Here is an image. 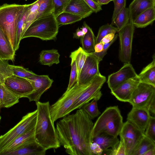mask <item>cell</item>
Returning <instances> with one entry per match:
<instances>
[{
  "mask_svg": "<svg viewBox=\"0 0 155 155\" xmlns=\"http://www.w3.org/2000/svg\"><path fill=\"white\" fill-rule=\"evenodd\" d=\"M152 7H155V0H133L128 8L129 19L133 21L141 13Z\"/></svg>",
  "mask_w": 155,
  "mask_h": 155,
  "instance_id": "cell-21",
  "label": "cell"
},
{
  "mask_svg": "<svg viewBox=\"0 0 155 155\" xmlns=\"http://www.w3.org/2000/svg\"><path fill=\"white\" fill-rule=\"evenodd\" d=\"M84 34L81 29L78 28L76 30L75 32L74 33L73 38H79L83 36Z\"/></svg>",
  "mask_w": 155,
  "mask_h": 155,
  "instance_id": "cell-49",
  "label": "cell"
},
{
  "mask_svg": "<svg viewBox=\"0 0 155 155\" xmlns=\"http://www.w3.org/2000/svg\"><path fill=\"white\" fill-rule=\"evenodd\" d=\"M149 111L154 115L155 114V96L152 99L148 105L147 107Z\"/></svg>",
  "mask_w": 155,
  "mask_h": 155,
  "instance_id": "cell-47",
  "label": "cell"
},
{
  "mask_svg": "<svg viewBox=\"0 0 155 155\" xmlns=\"http://www.w3.org/2000/svg\"><path fill=\"white\" fill-rule=\"evenodd\" d=\"M71 69L69 81L67 90L71 88L78 81V74L76 62L74 59L71 58Z\"/></svg>",
  "mask_w": 155,
  "mask_h": 155,
  "instance_id": "cell-40",
  "label": "cell"
},
{
  "mask_svg": "<svg viewBox=\"0 0 155 155\" xmlns=\"http://www.w3.org/2000/svg\"><path fill=\"white\" fill-rule=\"evenodd\" d=\"M137 76L130 63H124L119 70L108 76L107 80L108 87L112 90L128 80Z\"/></svg>",
  "mask_w": 155,
  "mask_h": 155,
  "instance_id": "cell-16",
  "label": "cell"
},
{
  "mask_svg": "<svg viewBox=\"0 0 155 155\" xmlns=\"http://www.w3.org/2000/svg\"><path fill=\"white\" fill-rule=\"evenodd\" d=\"M94 0L95 1H96L97 2V0Z\"/></svg>",
  "mask_w": 155,
  "mask_h": 155,
  "instance_id": "cell-54",
  "label": "cell"
},
{
  "mask_svg": "<svg viewBox=\"0 0 155 155\" xmlns=\"http://www.w3.org/2000/svg\"><path fill=\"white\" fill-rule=\"evenodd\" d=\"M1 116H0V120H1Z\"/></svg>",
  "mask_w": 155,
  "mask_h": 155,
  "instance_id": "cell-53",
  "label": "cell"
},
{
  "mask_svg": "<svg viewBox=\"0 0 155 155\" xmlns=\"http://www.w3.org/2000/svg\"><path fill=\"white\" fill-rule=\"evenodd\" d=\"M134 27L133 21L129 19L127 25L118 32L120 42L119 58L124 64L130 63Z\"/></svg>",
  "mask_w": 155,
  "mask_h": 155,
  "instance_id": "cell-10",
  "label": "cell"
},
{
  "mask_svg": "<svg viewBox=\"0 0 155 155\" xmlns=\"http://www.w3.org/2000/svg\"><path fill=\"white\" fill-rule=\"evenodd\" d=\"M8 60H0V107L9 108L19 101L20 97L5 86L6 78L13 75Z\"/></svg>",
  "mask_w": 155,
  "mask_h": 155,
  "instance_id": "cell-9",
  "label": "cell"
},
{
  "mask_svg": "<svg viewBox=\"0 0 155 155\" xmlns=\"http://www.w3.org/2000/svg\"><path fill=\"white\" fill-rule=\"evenodd\" d=\"M7 87L20 97H26L34 91L30 82L26 78L15 75L7 78L5 82Z\"/></svg>",
  "mask_w": 155,
  "mask_h": 155,
  "instance_id": "cell-14",
  "label": "cell"
},
{
  "mask_svg": "<svg viewBox=\"0 0 155 155\" xmlns=\"http://www.w3.org/2000/svg\"><path fill=\"white\" fill-rule=\"evenodd\" d=\"M92 9L94 12L97 13L102 10L101 5L94 0H83Z\"/></svg>",
  "mask_w": 155,
  "mask_h": 155,
  "instance_id": "cell-45",
  "label": "cell"
},
{
  "mask_svg": "<svg viewBox=\"0 0 155 155\" xmlns=\"http://www.w3.org/2000/svg\"></svg>",
  "mask_w": 155,
  "mask_h": 155,
  "instance_id": "cell-55",
  "label": "cell"
},
{
  "mask_svg": "<svg viewBox=\"0 0 155 155\" xmlns=\"http://www.w3.org/2000/svg\"><path fill=\"white\" fill-rule=\"evenodd\" d=\"M144 155H155V148L149 150Z\"/></svg>",
  "mask_w": 155,
  "mask_h": 155,
  "instance_id": "cell-52",
  "label": "cell"
},
{
  "mask_svg": "<svg viewBox=\"0 0 155 155\" xmlns=\"http://www.w3.org/2000/svg\"><path fill=\"white\" fill-rule=\"evenodd\" d=\"M91 82L87 84L81 85L77 82L70 89L66 90L56 102L50 106V115L54 123L58 119L66 116L67 110L88 86Z\"/></svg>",
  "mask_w": 155,
  "mask_h": 155,
  "instance_id": "cell-6",
  "label": "cell"
},
{
  "mask_svg": "<svg viewBox=\"0 0 155 155\" xmlns=\"http://www.w3.org/2000/svg\"><path fill=\"white\" fill-rule=\"evenodd\" d=\"M140 82L138 76L130 79L111 91V93L118 100L128 102Z\"/></svg>",
  "mask_w": 155,
  "mask_h": 155,
  "instance_id": "cell-17",
  "label": "cell"
},
{
  "mask_svg": "<svg viewBox=\"0 0 155 155\" xmlns=\"http://www.w3.org/2000/svg\"><path fill=\"white\" fill-rule=\"evenodd\" d=\"M92 141V142L98 144L104 151L109 148L112 147L119 142V140L117 137L101 133L93 137Z\"/></svg>",
  "mask_w": 155,
  "mask_h": 155,
  "instance_id": "cell-25",
  "label": "cell"
},
{
  "mask_svg": "<svg viewBox=\"0 0 155 155\" xmlns=\"http://www.w3.org/2000/svg\"><path fill=\"white\" fill-rule=\"evenodd\" d=\"M155 19V7H152L140 14L134 20L133 23L137 28H144L152 23Z\"/></svg>",
  "mask_w": 155,
  "mask_h": 155,
  "instance_id": "cell-23",
  "label": "cell"
},
{
  "mask_svg": "<svg viewBox=\"0 0 155 155\" xmlns=\"http://www.w3.org/2000/svg\"><path fill=\"white\" fill-rule=\"evenodd\" d=\"M104 44L101 42L96 44L94 47V52L99 53L102 51L103 48Z\"/></svg>",
  "mask_w": 155,
  "mask_h": 155,
  "instance_id": "cell-50",
  "label": "cell"
},
{
  "mask_svg": "<svg viewBox=\"0 0 155 155\" xmlns=\"http://www.w3.org/2000/svg\"><path fill=\"white\" fill-rule=\"evenodd\" d=\"M25 6L26 4L7 3L0 6V27L15 51H16L17 25Z\"/></svg>",
  "mask_w": 155,
  "mask_h": 155,
  "instance_id": "cell-3",
  "label": "cell"
},
{
  "mask_svg": "<svg viewBox=\"0 0 155 155\" xmlns=\"http://www.w3.org/2000/svg\"><path fill=\"white\" fill-rule=\"evenodd\" d=\"M88 54V53L85 51L82 47H80L77 50L71 52L70 55V58H73L75 61L78 76Z\"/></svg>",
  "mask_w": 155,
  "mask_h": 155,
  "instance_id": "cell-32",
  "label": "cell"
},
{
  "mask_svg": "<svg viewBox=\"0 0 155 155\" xmlns=\"http://www.w3.org/2000/svg\"><path fill=\"white\" fill-rule=\"evenodd\" d=\"M155 96V87L140 82L133 92L129 103L133 107H146Z\"/></svg>",
  "mask_w": 155,
  "mask_h": 155,
  "instance_id": "cell-12",
  "label": "cell"
},
{
  "mask_svg": "<svg viewBox=\"0 0 155 155\" xmlns=\"http://www.w3.org/2000/svg\"><path fill=\"white\" fill-rule=\"evenodd\" d=\"M129 20L128 8L125 7L117 15L114 19L112 21L111 24L115 25L119 31L125 26Z\"/></svg>",
  "mask_w": 155,
  "mask_h": 155,
  "instance_id": "cell-30",
  "label": "cell"
},
{
  "mask_svg": "<svg viewBox=\"0 0 155 155\" xmlns=\"http://www.w3.org/2000/svg\"><path fill=\"white\" fill-rule=\"evenodd\" d=\"M15 52L7 37L0 27V60H14Z\"/></svg>",
  "mask_w": 155,
  "mask_h": 155,
  "instance_id": "cell-22",
  "label": "cell"
},
{
  "mask_svg": "<svg viewBox=\"0 0 155 155\" xmlns=\"http://www.w3.org/2000/svg\"><path fill=\"white\" fill-rule=\"evenodd\" d=\"M106 81V77L101 73L97 75L90 85L67 110L66 116L76 109L81 108L84 104L96 98L99 100L102 95L101 89Z\"/></svg>",
  "mask_w": 155,
  "mask_h": 155,
  "instance_id": "cell-8",
  "label": "cell"
},
{
  "mask_svg": "<svg viewBox=\"0 0 155 155\" xmlns=\"http://www.w3.org/2000/svg\"><path fill=\"white\" fill-rule=\"evenodd\" d=\"M31 84L34 91L28 95L27 98L29 101H39L42 94L52 85L53 80L48 75L36 74L27 79Z\"/></svg>",
  "mask_w": 155,
  "mask_h": 155,
  "instance_id": "cell-15",
  "label": "cell"
},
{
  "mask_svg": "<svg viewBox=\"0 0 155 155\" xmlns=\"http://www.w3.org/2000/svg\"><path fill=\"white\" fill-rule=\"evenodd\" d=\"M37 117V110L27 114L14 127L0 136V155L14 140L35 127Z\"/></svg>",
  "mask_w": 155,
  "mask_h": 155,
  "instance_id": "cell-7",
  "label": "cell"
},
{
  "mask_svg": "<svg viewBox=\"0 0 155 155\" xmlns=\"http://www.w3.org/2000/svg\"><path fill=\"white\" fill-rule=\"evenodd\" d=\"M59 26L53 13L39 18L32 22L22 36L23 38L34 37L43 41L55 40Z\"/></svg>",
  "mask_w": 155,
  "mask_h": 155,
  "instance_id": "cell-5",
  "label": "cell"
},
{
  "mask_svg": "<svg viewBox=\"0 0 155 155\" xmlns=\"http://www.w3.org/2000/svg\"><path fill=\"white\" fill-rule=\"evenodd\" d=\"M118 31V28L111 24L102 25L100 28L97 36L96 37V44L100 42L103 38L107 35L112 33L115 34Z\"/></svg>",
  "mask_w": 155,
  "mask_h": 155,
  "instance_id": "cell-37",
  "label": "cell"
},
{
  "mask_svg": "<svg viewBox=\"0 0 155 155\" xmlns=\"http://www.w3.org/2000/svg\"><path fill=\"white\" fill-rule=\"evenodd\" d=\"M34 133L35 127L14 140L2 151L0 155L20 147L34 137Z\"/></svg>",
  "mask_w": 155,
  "mask_h": 155,
  "instance_id": "cell-26",
  "label": "cell"
},
{
  "mask_svg": "<svg viewBox=\"0 0 155 155\" xmlns=\"http://www.w3.org/2000/svg\"><path fill=\"white\" fill-rule=\"evenodd\" d=\"M113 1L114 5V9L112 21L123 8L126 7V0H113Z\"/></svg>",
  "mask_w": 155,
  "mask_h": 155,
  "instance_id": "cell-44",
  "label": "cell"
},
{
  "mask_svg": "<svg viewBox=\"0 0 155 155\" xmlns=\"http://www.w3.org/2000/svg\"><path fill=\"white\" fill-rule=\"evenodd\" d=\"M155 148V142L144 134L131 155H144L149 150Z\"/></svg>",
  "mask_w": 155,
  "mask_h": 155,
  "instance_id": "cell-29",
  "label": "cell"
},
{
  "mask_svg": "<svg viewBox=\"0 0 155 155\" xmlns=\"http://www.w3.org/2000/svg\"><path fill=\"white\" fill-rule=\"evenodd\" d=\"M64 12L79 15L82 18L89 16L94 12L83 0H71Z\"/></svg>",
  "mask_w": 155,
  "mask_h": 155,
  "instance_id": "cell-20",
  "label": "cell"
},
{
  "mask_svg": "<svg viewBox=\"0 0 155 155\" xmlns=\"http://www.w3.org/2000/svg\"><path fill=\"white\" fill-rule=\"evenodd\" d=\"M118 34L115 35L113 39L109 42L104 44L103 48L101 52L99 53L94 52L89 53L95 56L97 58L99 62L101 61L104 56L106 54L107 51L111 45L116 41L118 36Z\"/></svg>",
  "mask_w": 155,
  "mask_h": 155,
  "instance_id": "cell-43",
  "label": "cell"
},
{
  "mask_svg": "<svg viewBox=\"0 0 155 155\" xmlns=\"http://www.w3.org/2000/svg\"><path fill=\"white\" fill-rule=\"evenodd\" d=\"M54 9L53 14L56 17L64 12L71 0H52Z\"/></svg>",
  "mask_w": 155,
  "mask_h": 155,
  "instance_id": "cell-39",
  "label": "cell"
},
{
  "mask_svg": "<svg viewBox=\"0 0 155 155\" xmlns=\"http://www.w3.org/2000/svg\"><path fill=\"white\" fill-rule=\"evenodd\" d=\"M145 135L155 142V118L150 116V118L144 132Z\"/></svg>",
  "mask_w": 155,
  "mask_h": 155,
  "instance_id": "cell-41",
  "label": "cell"
},
{
  "mask_svg": "<svg viewBox=\"0 0 155 155\" xmlns=\"http://www.w3.org/2000/svg\"><path fill=\"white\" fill-rule=\"evenodd\" d=\"M92 120L81 108L57 122L56 130L61 145L71 155H92Z\"/></svg>",
  "mask_w": 155,
  "mask_h": 155,
  "instance_id": "cell-1",
  "label": "cell"
},
{
  "mask_svg": "<svg viewBox=\"0 0 155 155\" xmlns=\"http://www.w3.org/2000/svg\"><path fill=\"white\" fill-rule=\"evenodd\" d=\"M36 104L37 117L34 137L36 141L46 150L60 147L61 145L50 115L49 102L38 101Z\"/></svg>",
  "mask_w": 155,
  "mask_h": 155,
  "instance_id": "cell-2",
  "label": "cell"
},
{
  "mask_svg": "<svg viewBox=\"0 0 155 155\" xmlns=\"http://www.w3.org/2000/svg\"><path fill=\"white\" fill-rule=\"evenodd\" d=\"M9 67L13 75L27 79L36 74L22 66L9 64Z\"/></svg>",
  "mask_w": 155,
  "mask_h": 155,
  "instance_id": "cell-38",
  "label": "cell"
},
{
  "mask_svg": "<svg viewBox=\"0 0 155 155\" xmlns=\"http://www.w3.org/2000/svg\"><path fill=\"white\" fill-rule=\"evenodd\" d=\"M53 9L52 0H39V7L36 20L53 13Z\"/></svg>",
  "mask_w": 155,
  "mask_h": 155,
  "instance_id": "cell-34",
  "label": "cell"
},
{
  "mask_svg": "<svg viewBox=\"0 0 155 155\" xmlns=\"http://www.w3.org/2000/svg\"><path fill=\"white\" fill-rule=\"evenodd\" d=\"M85 24L88 30L83 36L80 38L82 48L88 53L94 52V47L96 44V37L91 28L86 22Z\"/></svg>",
  "mask_w": 155,
  "mask_h": 155,
  "instance_id": "cell-28",
  "label": "cell"
},
{
  "mask_svg": "<svg viewBox=\"0 0 155 155\" xmlns=\"http://www.w3.org/2000/svg\"><path fill=\"white\" fill-rule=\"evenodd\" d=\"M140 82L155 87V56H153L152 61L144 67L138 74Z\"/></svg>",
  "mask_w": 155,
  "mask_h": 155,
  "instance_id": "cell-24",
  "label": "cell"
},
{
  "mask_svg": "<svg viewBox=\"0 0 155 155\" xmlns=\"http://www.w3.org/2000/svg\"><path fill=\"white\" fill-rule=\"evenodd\" d=\"M39 55V62L42 65L50 67L54 64H58L60 62V55L57 50H43Z\"/></svg>",
  "mask_w": 155,
  "mask_h": 155,
  "instance_id": "cell-27",
  "label": "cell"
},
{
  "mask_svg": "<svg viewBox=\"0 0 155 155\" xmlns=\"http://www.w3.org/2000/svg\"><path fill=\"white\" fill-rule=\"evenodd\" d=\"M39 3V0H37L31 4H28V11L25 22L24 33L31 24L36 20Z\"/></svg>",
  "mask_w": 155,
  "mask_h": 155,
  "instance_id": "cell-33",
  "label": "cell"
},
{
  "mask_svg": "<svg viewBox=\"0 0 155 155\" xmlns=\"http://www.w3.org/2000/svg\"><path fill=\"white\" fill-rule=\"evenodd\" d=\"M119 135L125 145L127 155H131L144 133L127 120L124 123Z\"/></svg>",
  "mask_w": 155,
  "mask_h": 155,
  "instance_id": "cell-11",
  "label": "cell"
},
{
  "mask_svg": "<svg viewBox=\"0 0 155 155\" xmlns=\"http://www.w3.org/2000/svg\"><path fill=\"white\" fill-rule=\"evenodd\" d=\"M150 115L146 107H133L127 115V120L144 133Z\"/></svg>",
  "mask_w": 155,
  "mask_h": 155,
  "instance_id": "cell-18",
  "label": "cell"
},
{
  "mask_svg": "<svg viewBox=\"0 0 155 155\" xmlns=\"http://www.w3.org/2000/svg\"><path fill=\"white\" fill-rule=\"evenodd\" d=\"M91 150L92 155H101L103 154V150L100 146L95 142H92L91 145Z\"/></svg>",
  "mask_w": 155,
  "mask_h": 155,
  "instance_id": "cell-46",
  "label": "cell"
},
{
  "mask_svg": "<svg viewBox=\"0 0 155 155\" xmlns=\"http://www.w3.org/2000/svg\"><path fill=\"white\" fill-rule=\"evenodd\" d=\"M28 11V4H26L23 13L18 24L16 31V50L19 48V44L24 33L25 22Z\"/></svg>",
  "mask_w": 155,
  "mask_h": 155,
  "instance_id": "cell-36",
  "label": "cell"
},
{
  "mask_svg": "<svg viewBox=\"0 0 155 155\" xmlns=\"http://www.w3.org/2000/svg\"><path fill=\"white\" fill-rule=\"evenodd\" d=\"M99 62L95 56L88 53L79 74L77 83L81 85L90 83L97 75L100 73L99 69Z\"/></svg>",
  "mask_w": 155,
  "mask_h": 155,
  "instance_id": "cell-13",
  "label": "cell"
},
{
  "mask_svg": "<svg viewBox=\"0 0 155 155\" xmlns=\"http://www.w3.org/2000/svg\"><path fill=\"white\" fill-rule=\"evenodd\" d=\"M113 0H97V2L99 4L102 5H103L107 4L111 1Z\"/></svg>",
  "mask_w": 155,
  "mask_h": 155,
  "instance_id": "cell-51",
  "label": "cell"
},
{
  "mask_svg": "<svg viewBox=\"0 0 155 155\" xmlns=\"http://www.w3.org/2000/svg\"><path fill=\"white\" fill-rule=\"evenodd\" d=\"M123 124V117L118 106L107 107L94 124L92 140L93 137L101 133L117 137Z\"/></svg>",
  "mask_w": 155,
  "mask_h": 155,
  "instance_id": "cell-4",
  "label": "cell"
},
{
  "mask_svg": "<svg viewBox=\"0 0 155 155\" xmlns=\"http://www.w3.org/2000/svg\"><path fill=\"white\" fill-rule=\"evenodd\" d=\"M115 35V34L113 33L109 34L104 37L101 42L104 44L108 43L113 39Z\"/></svg>",
  "mask_w": 155,
  "mask_h": 155,
  "instance_id": "cell-48",
  "label": "cell"
},
{
  "mask_svg": "<svg viewBox=\"0 0 155 155\" xmlns=\"http://www.w3.org/2000/svg\"><path fill=\"white\" fill-rule=\"evenodd\" d=\"M110 155H127L125 145L122 140L119 142L111 148L109 151Z\"/></svg>",
  "mask_w": 155,
  "mask_h": 155,
  "instance_id": "cell-42",
  "label": "cell"
},
{
  "mask_svg": "<svg viewBox=\"0 0 155 155\" xmlns=\"http://www.w3.org/2000/svg\"><path fill=\"white\" fill-rule=\"evenodd\" d=\"M98 100L96 98H94L91 102L84 104L81 108L91 120L101 114L97 106Z\"/></svg>",
  "mask_w": 155,
  "mask_h": 155,
  "instance_id": "cell-35",
  "label": "cell"
},
{
  "mask_svg": "<svg viewBox=\"0 0 155 155\" xmlns=\"http://www.w3.org/2000/svg\"><path fill=\"white\" fill-rule=\"evenodd\" d=\"M46 151L36 141L34 137L16 150L2 155H45Z\"/></svg>",
  "mask_w": 155,
  "mask_h": 155,
  "instance_id": "cell-19",
  "label": "cell"
},
{
  "mask_svg": "<svg viewBox=\"0 0 155 155\" xmlns=\"http://www.w3.org/2000/svg\"><path fill=\"white\" fill-rule=\"evenodd\" d=\"M55 17L59 26L72 24L82 19L79 15L65 12L60 13Z\"/></svg>",
  "mask_w": 155,
  "mask_h": 155,
  "instance_id": "cell-31",
  "label": "cell"
}]
</instances>
